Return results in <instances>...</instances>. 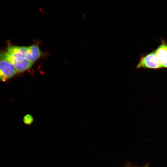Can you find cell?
Returning a JSON list of instances; mask_svg holds the SVG:
<instances>
[{
    "label": "cell",
    "mask_w": 167,
    "mask_h": 167,
    "mask_svg": "<svg viewBox=\"0 0 167 167\" xmlns=\"http://www.w3.org/2000/svg\"><path fill=\"white\" fill-rule=\"evenodd\" d=\"M25 48V46L9 45L6 49L0 51V59L10 62L18 72L25 71L33 64L26 58Z\"/></svg>",
    "instance_id": "6da1fadb"
},
{
    "label": "cell",
    "mask_w": 167,
    "mask_h": 167,
    "mask_svg": "<svg viewBox=\"0 0 167 167\" xmlns=\"http://www.w3.org/2000/svg\"><path fill=\"white\" fill-rule=\"evenodd\" d=\"M164 67L160 63L155 50L141 58L136 69L141 68L157 69Z\"/></svg>",
    "instance_id": "7a4b0ae2"
},
{
    "label": "cell",
    "mask_w": 167,
    "mask_h": 167,
    "mask_svg": "<svg viewBox=\"0 0 167 167\" xmlns=\"http://www.w3.org/2000/svg\"><path fill=\"white\" fill-rule=\"evenodd\" d=\"M17 72L10 62L5 60L0 59V80L6 81L14 76Z\"/></svg>",
    "instance_id": "3957f363"
},
{
    "label": "cell",
    "mask_w": 167,
    "mask_h": 167,
    "mask_svg": "<svg viewBox=\"0 0 167 167\" xmlns=\"http://www.w3.org/2000/svg\"><path fill=\"white\" fill-rule=\"evenodd\" d=\"M25 54L26 58L33 63L41 57V52L39 46L35 44L25 46Z\"/></svg>",
    "instance_id": "277c9868"
},
{
    "label": "cell",
    "mask_w": 167,
    "mask_h": 167,
    "mask_svg": "<svg viewBox=\"0 0 167 167\" xmlns=\"http://www.w3.org/2000/svg\"><path fill=\"white\" fill-rule=\"evenodd\" d=\"M155 52L160 63L164 68H167V44L163 43Z\"/></svg>",
    "instance_id": "5b68a950"
},
{
    "label": "cell",
    "mask_w": 167,
    "mask_h": 167,
    "mask_svg": "<svg viewBox=\"0 0 167 167\" xmlns=\"http://www.w3.org/2000/svg\"><path fill=\"white\" fill-rule=\"evenodd\" d=\"M33 119L32 116L30 114L26 115L24 118V121L26 124H30L33 121Z\"/></svg>",
    "instance_id": "8992f818"
},
{
    "label": "cell",
    "mask_w": 167,
    "mask_h": 167,
    "mask_svg": "<svg viewBox=\"0 0 167 167\" xmlns=\"http://www.w3.org/2000/svg\"><path fill=\"white\" fill-rule=\"evenodd\" d=\"M148 167V165L147 164L146 165L142 166H133V167Z\"/></svg>",
    "instance_id": "52a82bcc"
}]
</instances>
